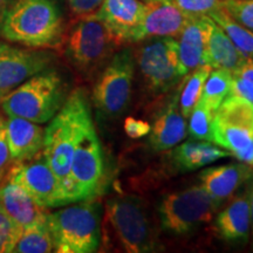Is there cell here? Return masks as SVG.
I'll use <instances>...</instances> for the list:
<instances>
[{
	"instance_id": "cell-1",
	"label": "cell",
	"mask_w": 253,
	"mask_h": 253,
	"mask_svg": "<svg viewBox=\"0 0 253 253\" xmlns=\"http://www.w3.org/2000/svg\"><path fill=\"white\" fill-rule=\"evenodd\" d=\"M93 126L86 93L78 88L68 95L45 129L42 155L59 179L66 205V190L75 149L84 132Z\"/></svg>"
},
{
	"instance_id": "cell-2",
	"label": "cell",
	"mask_w": 253,
	"mask_h": 253,
	"mask_svg": "<svg viewBox=\"0 0 253 253\" xmlns=\"http://www.w3.org/2000/svg\"><path fill=\"white\" fill-rule=\"evenodd\" d=\"M1 37L30 48H60L65 25L56 1L17 0L6 15Z\"/></svg>"
},
{
	"instance_id": "cell-3",
	"label": "cell",
	"mask_w": 253,
	"mask_h": 253,
	"mask_svg": "<svg viewBox=\"0 0 253 253\" xmlns=\"http://www.w3.org/2000/svg\"><path fill=\"white\" fill-rule=\"evenodd\" d=\"M67 84L55 69H45L28 79L0 101L7 116L46 123L67 100Z\"/></svg>"
},
{
	"instance_id": "cell-4",
	"label": "cell",
	"mask_w": 253,
	"mask_h": 253,
	"mask_svg": "<svg viewBox=\"0 0 253 253\" xmlns=\"http://www.w3.org/2000/svg\"><path fill=\"white\" fill-rule=\"evenodd\" d=\"M107 242L129 253L154 252L158 242L143 202L134 196L110 198L104 210Z\"/></svg>"
},
{
	"instance_id": "cell-5",
	"label": "cell",
	"mask_w": 253,
	"mask_h": 253,
	"mask_svg": "<svg viewBox=\"0 0 253 253\" xmlns=\"http://www.w3.org/2000/svg\"><path fill=\"white\" fill-rule=\"evenodd\" d=\"M54 252H96L101 240L100 205L91 199L47 214Z\"/></svg>"
},
{
	"instance_id": "cell-6",
	"label": "cell",
	"mask_w": 253,
	"mask_h": 253,
	"mask_svg": "<svg viewBox=\"0 0 253 253\" xmlns=\"http://www.w3.org/2000/svg\"><path fill=\"white\" fill-rule=\"evenodd\" d=\"M121 45L95 13L79 18L62 42L66 58L82 74L99 68Z\"/></svg>"
},
{
	"instance_id": "cell-7",
	"label": "cell",
	"mask_w": 253,
	"mask_h": 253,
	"mask_svg": "<svg viewBox=\"0 0 253 253\" xmlns=\"http://www.w3.org/2000/svg\"><path fill=\"white\" fill-rule=\"evenodd\" d=\"M211 142L224 148L240 162L253 161V107L229 94L213 113Z\"/></svg>"
},
{
	"instance_id": "cell-8",
	"label": "cell",
	"mask_w": 253,
	"mask_h": 253,
	"mask_svg": "<svg viewBox=\"0 0 253 253\" xmlns=\"http://www.w3.org/2000/svg\"><path fill=\"white\" fill-rule=\"evenodd\" d=\"M135 56L131 48L115 53L93 89V103L101 120L118 119L130 102Z\"/></svg>"
},
{
	"instance_id": "cell-9",
	"label": "cell",
	"mask_w": 253,
	"mask_h": 253,
	"mask_svg": "<svg viewBox=\"0 0 253 253\" xmlns=\"http://www.w3.org/2000/svg\"><path fill=\"white\" fill-rule=\"evenodd\" d=\"M218 210L202 185L169 194L158 204L161 226L175 236H185L210 223Z\"/></svg>"
},
{
	"instance_id": "cell-10",
	"label": "cell",
	"mask_w": 253,
	"mask_h": 253,
	"mask_svg": "<svg viewBox=\"0 0 253 253\" xmlns=\"http://www.w3.org/2000/svg\"><path fill=\"white\" fill-rule=\"evenodd\" d=\"M144 84L153 93L171 89L184 78L175 38L158 37L143 40L134 53Z\"/></svg>"
},
{
	"instance_id": "cell-11",
	"label": "cell",
	"mask_w": 253,
	"mask_h": 253,
	"mask_svg": "<svg viewBox=\"0 0 253 253\" xmlns=\"http://www.w3.org/2000/svg\"><path fill=\"white\" fill-rule=\"evenodd\" d=\"M102 178V148L93 126L84 132L75 149L66 190L67 204L93 199L99 191Z\"/></svg>"
},
{
	"instance_id": "cell-12",
	"label": "cell",
	"mask_w": 253,
	"mask_h": 253,
	"mask_svg": "<svg viewBox=\"0 0 253 253\" xmlns=\"http://www.w3.org/2000/svg\"><path fill=\"white\" fill-rule=\"evenodd\" d=\"M6 173L40 207L48 210L66 205L59 179L42 155V151L26 162L13 163V166H9Z\"/></svg>"
},
{
	"instance_id": "cell-13",
	"label": "cell",
	"mask_w": 253,
	"mask_h": 253,
	"mask_svg": "<svg viewBox=\"0 0 253 253\" xmlns=\"http://www.w3.org/2000/svg\"><path fill=\"white\" fill-rule=\"evenodd\" d=\"M53 55L45 50L21 49L0 42V101L23 82L45 71Z\"/></svg>"
},
{
	"instance_id": "cell-14",
	"label": "cell",
	"mask_w": 253,
	"mask_h": 253,
	"mask_svg": "<svg viewBox=\"0 0 253 253\" xmlns=\"http://www.w3.org/2000/svg\"><path fill=\"white\" fill-rule=\"evenodd\" d=\"M188 19L189 15L171 1L147 2L143 18L132 33L130 42H141L158 37H178Z\"/></svg>"
},
{
	"instance_id": "cell-15",
	"label": "cell",
	"mask_w": 253,
	"mask_h": 253,
	"mask_svg": "<svg viewBox=\"0 0 253 253\" xmlns=\"http://www.w3.org/2000/svg\"><path fill=\"white\" fill-rule=\"evenodd\" d=\"M0 207L21 229L47 220V209L40 207L20 185L4 173L0 177Z\"/></svg>"
},
{
	"instance_id": "cell-16",
	"label": "cell",
	"mask_w": 253,
	"mask_h": 253,
	"mask_svg": "<svg viewBox=\"0 0 253 253\" xmlns=\"http://www.w3.org/2000/svg\"><path fill=\"white\" fill-rule=\"evenodd\" d=\"M252 168L248 163L208 168L201 172V185L218 208L235 195L240 186L251 178Z\"/></svg>"
},
{
	"instance_id": "cell-17",
	"label": "cell",
	"mask_w": 253,
	"mask_h": 253,
	"mask_svg": "<svg viewBox=\"0 0 253 253\" xmlns=\"http://www.w3.org/2000/svg\"><path fill=\"white\" fill-rule=\"evenodd\" d=\"M6 140L12 163L26 162L42 151L45 129L39 123L23 118L7 116Z\"/></svg>"
},
{
	"instance_id": "cell-18",
	"label": "cell",
	"mask_w": 253,
	"mask_h": 253,
	"mask_svg": "<svg viewBox=\"0 0 253 253\" xmlns=\"http://www.w3.org/2000/svg\"><path fill=\"white\" fill-rule=\"evenodd\" d=\"M145 4L141 0H103L96 17L102 20L121 43L130 42V38L142 21Z\"/></svg>"
},
{
	"instance_id": "cell-19",
	"label": "cell",
	"mask_w": 253,
	"mask_h": 253,
	"mask_svg": "<svg viewBox=\"0 0 253 253\" xmlns=\"http://www.w3.org/2000/svg\"><path fill=\"white\" fill-rule=\"evenodd\" d=\"M214 230L224 242L244 245L251 235V217L248 191L235 196L214 218Z\"/></svg>"
},
{
	"instance_id": "cell-20",
	"label": "cell",
	"mask_w": 253,
	"mask_h": 253,
	"mask_svg": "<svg viewBox=\"0 0 253 253\" xmlns=\"http://www.w3.org/2000/svg\"><path fill=\"white\" fill-rule=\"evenodd\" d=\"M209 15L189 17L179 34L178 58L183 75H188L199 66L205 65V50L209 36Z\"/></svg>"
},
{
	"instance_id": "cell-21",
	"label": "cell",
	"mask_w": 253,
	"mask_h": 253,
	"mask_svg": "<svg viewBox=\"0 0 253 253\" xmlns=\"http://www.w3.org/2000/svg\"><path fill=\"white\" fill-rule=\"evenodd\" d=\"M178 95H173L155 119L149 132V144L154 150H169L186 137V122L179 110Z\"/></svg>"
},
{
	"instance_id": "cell-22",
	"label": "cell",
	"mask_w": 253,
	"mask_h": 253,
	"mask_svg": "<svg viewBox=\"0 0 253 253\" xmlns=\"http://www.w3.org/2000/svg\"><path fill=\"white\" fill-rule=\"evenodd\" d=\"M245 60V56L237 49L223 28L210 18L205 50V65H209L212 69H224L233 73L243 65Z\"/></svg>"
},
{
	"instance_id": "cell-23",
	"label": "cell",
	"mask_w": 253,
	"mask_h": 253,
	"mask_svg": "<svg viewBox=\"0 0 253 253\" xmlns=\"http://www.w3.org/2000/svg\"><path fill=\"white\" fill-rule=\"evenodd\" d=\"M227 156L230 154L226 150L220 149L209 141L198 140L185 142L176 147L172 153L173 162L183 171L199 169Z\"/></svg>"
},
{
	"instance_id": "cell-24",
	"label": "cell",
	"mask_w": 253,
	"mask_h": 253,
	"mask_svg": "<svg viewBox=\"0 0 253 253\" xmlns=\"http://www.w3.org/2000/svg\"><path fill=\"white\" fill-rule=\"evenodd\" d=\"M217 25L223 28L226 36L230 38L233 45L243 55L248 58H253V32L250 31L237 23L235 19H232L223 8L217 9L209 15Z\"/></svg>"
},
{
	"instance_id": "cell-25",
	"label": "cell",
	"mask_w": 253,
	"mask_h": 253,
	"mask_svg": "<svg viewBox=\"0 0 253 253\" xmlns=\"http://www.w3.org/2000/svg\"><path fill=\"white\" fill-rule=\"evenodd\" d=\"M54 251V243L46 221L25 227L13 250L15 253H48Z\"/></svg>"
},
{
	"instance_id": "cell-26",
	"label": "cell",
	"mask_w": 253,
	"mask_h": 253,
	"mask_svg": "<svg viewBox=\"0 0 253 253\" xmlns=\"http://www.w3.org/2000/svg\"><path fill=\"white\" fill-rule=\"evenodd\" d=\"M232 84V73L214 68L205 81L201 100L211 112H216L230 94Z\"/></svg>"
},
{
	"instance_id": "cell-27",
	"label": "cell",
	"mask_w": 253,
	"mask_h": 253,
	"mask_svg": "<svg viewBox=\"0 0 253 253\" xmlns=\"http://www.w3.org/2000/svg\"><path fill=\"white\" fill-rule=\"evenodd\" d=\"M211 71L212 68L209 65L199 66L198 68L194 69L190 77L183 82L181 93L178 95V106L182 115L185 119L189 118L196 103L201 99L204 84Z\"/></svg>"
},
{
	"instance_id": "cell-28",
	"label": "cell",
	"mask_w": 253,
	"mask_h": 253,
	"mask_svg": "<svg viewBox=\"0 0 253 253\" xmlns=\"http://www.w3.org/2000/svg\"><path fill=\"white\" fill-rule=\"evenodd\" d=\"M213 112H211L201 100L190 114L188 131L194 140L211 142V125H212Z\"/></svg>"
},
{
	"instance_id": "cell-29",
	"label": "cell",
	"mask_w": 253,
	"mask_h": 253,
	"mask_svg": "<svg viewBox=\"0 0 253 253\" xmlns=\"http://www.w3.org/2000/svg\"><path fill=\"white\" fill-rule=\"evenodd\" d=\"M231 95L246 101L253 107V58H248L232 73Z\"/></svg>"
},
{
	"instance_id": "cell-30",
	"label": "cell",
	"mask_w": 253,
	"mask_h": 253,
	"mask_svg": "<svg viewBox=\"0 0 253 253\" xmlns=\"http://www.w3.org/2000/svg\"><path fill=\"white\" fill-rule=\"evenodd\" d=\"M23 229L0 207V253L13 252Z\"/></svg>"
},
{
	"instance_id": "cell-31",
	"label": "cell",
	"mask_w": 253,
	"mask_h": 253,
	"mask_svg": "<svg viewBox=\"0 0 253 253\" xmlns=\"http://www.w3.org/2000/svg\"><path fill=\"white\" fill-rule=\"evenodd\" d=\"M220 6L237 23L253 32V0H220Z\"/></svg>"
},
{
	"instance_id": "cell-32",
	"label": "cell",
	"mask_w": 253,
	"mask_h": 253,
	"mask_svg": "<svg viewBox=\"0 0 253 253\" xmlns=\"http://www.w3.org/2000/svg\"><path fill=\"white\" fill-rule=\"evenodd\" d=\"M171 2L189 17L210 15L221 7L220 0H171Z\"/></svg>"
},
{
	"instance_id": "cell-33",
	"label": "cell",
	"mask_w": 253,
	"mask_h": 253,
	"mask_svg": "<svg viewBox=\"0 0 253 253\" xmlns=\"http://www.w3.org/2000/svg\"><path fill=\"white\" fill-rule=\"evenodd\" d=\"M67 2L72 14L79 19L96 13L103 0H67Z\"/></svg>"
},
{
	"instance_id": "cell-34",
	"label": "cell",
	"mask_w": 253,
	"mask_h": 253,
	"mask_svg": "<svg viewBox=\"0 0 253 253\" xmlns=\"http://www.w3.org/2000/svg\"><path fill=\"white\" fill-rule=\"evenodd\" d=\"M151 126L143 120L135 118H126L125 120V131L130 138H141L150 132Z\"/></svg>"
},
{
	"instance_id": "cell-35",
	"label": "cell",
	"mask_w": 253,
	"mask_h": 253,
	"mask_svg": "<svg viewBox=\"0 0 253 253\" xmlns=\"http://www.w3.org/2000/svg\"><path fill=\"white\" fill-rule=\"evenodd\" d=\"M11 156H9V150L6 140V126L5 121L0 116V177L7 171L11 164Z\"/></svg>"
},
{
	"instance_id": "cell-36",
	"label": "cell",
	"mask_w": 253,
	"mask_h": 253,
	"mask_svg": "<svg viewBox=\"0 0 253 253\" xmlns=\"http://www.w3.org/2000/svg\"><path fill=\"white\" fill-rule=\"evenodd\" d=\"M17 0H0V37H1V30H2V25H4L5 18L7 15L9 8L12 7V5Z\"/></svg>"
},
{
	"instance_id": "cell-37",
	"label": "cell",
	"mask_w": 253,
	"mask_h": 253,
	"mask_svg": "<svg viewBox=\"0 0 253 253\" xmlns=\"http://www.w3.org/2000/svg\"><path fill=\"white\" fill-rule=\"evenodd\" d=\"M248 196H249V203H250V217H251V233H252V238H253V175L251 176V178L248 181Z\"/></svg>"
},
{
	"instance_id": "cell-38",
	"label": "cell",
	"mask_w": 253,
	"mask_h": 253,
	"mask_svg": "<svg viewBox=\"0 0 253 253\" xmlns=\"http://www.w3.org/2000/svg\"><path fill=\"white\" fill-rule=\"evenodd\" d=\"M145 2H153V1H171V0H143Z\"/></svg>"
},
{
	"instance_id": "cell-39",
	"label": "cell",
	"mask_w": 253,
	"mask_h": 253,
	"mask_svg": "<svg viewBox=\"0 0 253 253\" xmlns=\"http://www.w3.org/2000/svg\"><path fill=\"white\" fill-rule=\"evenodd\" d=\"M252 166H253V161H252Z\"/></svg>"
}]
</instances>
